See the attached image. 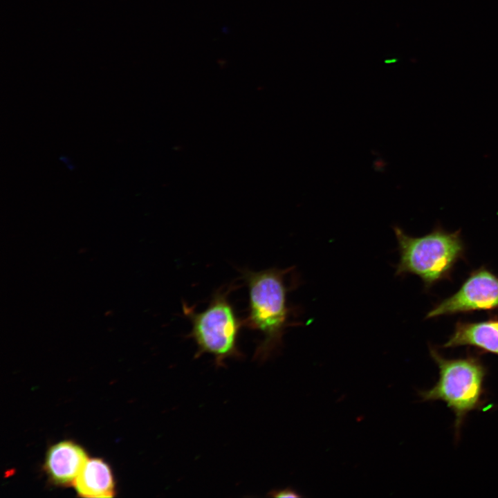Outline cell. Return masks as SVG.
<instances>
[{
    "mask_svg": "<svg viewBox=\"0 0 498 498\" xmlns=\"http://www.w3.org/2000/svg\"><path fill=\"white\" fill-rule=\"evenodd\" d=\"M469 346L479 353H489L498 356V315L490 316L479 322L459 320L454 332L441 346L444 349Z\"/></svg>",
    "mask_w": 498,
    "mask_h": 498,
    "instance_id": "8992f818",
    "label": "cell"
},
{
    "mask_svg": "<svg viewBox=\"0 0 498 498\" xmlns=\"http://www.w3.org/2000/svg\"><path fill=\"white\" fill-rule=\"evenodd\" d=\"M430 354L439 368V379L430 389L418 391L422 401L441 400L454 416L455 439H459L461 427L468 414L481 409L486 400L484 382L487 368L480 353L447 358L430 346Z\"/></svg>",
    "mask_w": 498,
    "mask_h": 498,
    "instance_id": "7a4b0ae2",
    "label": "cell"
},
{
    "mask_svg": "<svg viewBox=\"0 0 498 498\" xmlns=\"http://www.w3.org/2000/svg\"><path fill=\"white\" fill-rule=\"evenodd\" d=\"M498 309V275L486 266L470 272L458 290L437 304L426 319Z\"/></svg>",
    "mask_w": 498,
    "mask_h": 498,
    "instance_id": "5b68a950",
    "label": "cell"
},
{
    "mask_svg": "<svg viewBox=\"0 0 498 498\" xmlns=\"http://www.w3.org/2000/svg\"><path fill=\"white\" fill-rule=\"evenodd\" d=\"M87 461L84 450L71 441H62L47 452L45 469L55 483L66 485L75 479Z\"/></svg>",
    "mask_w": 498,
    "mask_h": 498,
    "instance_id": "52a82bcc",
    "label": "cell"
},
{
    "mask_svg": "<svg viewBox=\"0 0 498 498\" xmlns=\"http://www.w3.org/2000/svg\"><path fill=\"white\" fill-rule=\"evenodd\" d=\"M234 286L220 288L212 295L202 311L183 303V312L192 325L188 338L196 344L195 358L204 353L211 354L217 367H223L229 358L243 356L238 347V339L244 320L238 316L229 299Z\"/></svg>",
    "mask_w": 498,
    "mask_h": 498,
    "instance_id": "277c9868",
    "label": "cell"
},
{
    "mask_svg": "<svg viewBox=\"0 0 498 498\" xmlns=\"http://www.w3.org/2000/svg\"><path fill=\"white\" fill-rule=\"evenodd\" d=\"M75 488L84 497H111L114 481L109 466L100 459L87 460L74 481Z\"/></svg>",
    "mask_w": 498,
    "mask_h": 498,
    "instance_id": "ba28073f",
    "label": "cell"
},
{
    "mask_svg": "<svg viewBox=\"0 0 498 498\" xmlns=\"http://www.w3.org/2000/svg\"><path fill=\"white\" fill-rule=\"evenodd\" d=\"M293 269V267L241 271L249 296L244 326L259 332L262 336L255 352L256 360L264 361L277 352L282 346L286 328L293 324L290 320L293 309L287 302L291 287L286 282V275Z\"/></svg>",
    "mask_w": 498,
    "mask_h": 498,
    "instance_id": "6da1fadb",
    "label": "cell"
},
{
    "mask_svg": "<svg viewBox=\"0 0 498 498\" xmlns=\"http://www.w3.org/2000/svg\"><path fill=\"white\" fill-rule=\"evenodd\" d=\"M394 230L400 255L395 275H415L426 290L450 279L455 265L465 258V246L460 229L448 232L437 225L421 237L408 235L398 226H394Z\"/></svg>",
    "mask_w": 498,
    "mask_h": 498,
    "instance_id": "3957f363",
    "label": "cell"
},
{
    "mask_svg": "<svg viewBox=\"0 0 498 498\" xmlns=\"http://www.w3.org/2000/svg\"><path fill=\"white\" fill-rule=\"evenodd\" d=\"M269 497H292V498H297V497H302V496L300 495L295 489L292 488L291 487H287L284 489H275L269 492L268 493Z\"/></svg>",
    "mask_w": 498,
    "mask_h": 498,
    "instance_id": "9c48e42d",
    "label": "cell"
}]
</instances>
